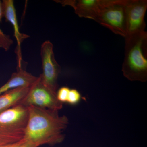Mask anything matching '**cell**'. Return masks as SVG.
Wrapping results in <instances>:
<instances>
[{"instance_id": "6", "label": "cell", "mask_w": 147, "mask_h": 147, "mask_svg": "<svg viewBox=\"0 0 147 147\" xmlns=\"http://www.w3.org/2000/svg\"><path fill=\"white\" fill-rule=\"evenodd\" d=\"M40 56L42 72L39 77L46 86L57 94L60 66L55 59L53 45L50 41L46 40L41 45Z\"/></svg>"}, {"instance_id": "13", "label": "cell", "mask_w": 147, "mask_h": 147, "mask_svg": "<svg viewBox=\"0 0 147 147\" xmlns=\"http://www.w3.org/2000/svg\"><path fill=\"white\" fill-rule=\"evenodd\" d=\"M81 98V94L78 90L75 89H70L67 102L70 105H75L80 101Z\"/></svg>"}, {"instance_id": "5", "label": "cell", "mask_w": 147, "mask_h": 147, "mask_svg": "<svg viewBox=\"0 0 147 147\" xmlns=\"http://www.w3.org/2000/svg\"><path fill=\"white\" fill-rule=\"evenodd\" d=\"M19 104L26 107L34 106L58 111L63 107L62 103L57 98V94L46 86L39 76Z\"/></svg>"}, {"instance_id": "14", "label": "cell", "mask_w": 147, "mask_h": 147, "mask_svg": "<svg viewBox=\"0 0 147 147\" xmlns=\"http://www.w3.org/2000/svg\"><path fill=\"white\" fill-rule=\"evenodd\" d=\"M0 147H38L28 140L23 138L17 142L1 146Z\"/></svg>"}, {"instance_id": "8", "label": "cell", "mask_w": 147, "mask_h": 147, "mask_svg": "<svg viewBox=\"0 0 147 147\" xmlns=\"http://www.w3.org/2000/svg\"><path fill=\"white\" fill-rule=\"evenodd\" d=\"M111 0H65L56 1L63 6L73 7L79 17L94 20Z\"/></svg>"}, {"instance_id": "7", "label": "cell", "mask_w": 147, "mask_h": 147, "mask_svg": "<svg viewBox=\"0 0 147 147\" xmlns=\"http://www.w3.org/2000/svg\"><path fill=\"white\" fill-rule=\"evenodd\" d=\"M125 9L126 16L125 37L145 31L146 23L144 18L147 9V1L127 0Z\"/></svg>"}, {"instance_id": "2", "label": "cell", "mask_w": 147, "mask_h": 147, "mask_svg": "<svg viewBox=\"0 0 147 147\" xmlns=\"http://www.w3.org/2000/svg\"><path fill=\"white\" fill-rule=\"evenodd\" d=\"M122 71L124 76L130 81H147V32L125 38Z\"/></svg>"}, {"instance_id": "15", "label": "cell", "mask_w": 147, "mask_h": 147, "mask_svg": "<svg viewBox=\"0 0 147 147\" xmlns=\"http://www.w3.org/2000/svg\"><path fill=\"white\" fill-rule=\"evenodd\" d=\"M69 90L68 87H63L57 92V98L59 102L62 103L67 102Z\"/></svg>"}, {"instance_id": "12", "label": "cell", "mask_w": 147, "mask_h": 147, "mask_svg": "<svg viewBox=\"0 0 147 147\" xmlns=\"http://www.w3.org/2000/svg\"><path fill=\"white\" fill-rule=\"evenodd\" d=\"M3 18L2 1H0V23ZM13 43V40L9 36L5 34L0 28V48L7 51Z\"/></svg>"}, {"instance_id": "11", "label": "cell", "mask_w": 147, "mask_h": 147, "mask_svg": "<svg viewBox=\"0 0 147 147\" xmlns=\"http://www.w3.org/2000/svg\"><path fill=\"white\" fill-rule=\"evenodd\" d=\"M30 87L16 88L0 95V113L19 104L28 92Z\"/></svg>"}, {"instance_id": "1", "label": "cell", "mask_w": 147, "mask_h": 147, "mask_svg": "<svg viewBox=\"0 0 147 147\" xmlns=\"http://www.w3.org/2000/svg\"><path fill=\"white\" fill-rule=\"evenodd\" d=\"M29 115L24 138L36 145L53 146L63 141V134L68 124L65 116H60L58 110L28 107Z\"/></svg>"}, {"instance_id": "9", "label": "cell", "mask_w": 147, "mask_h": 147, "mask_svg": "<svg viewBox=\"0 0 147 147\" xmlns=\"http://www.w3.org/2000/svg\"><path fill=\"white\" fill-rule=\"evenodd\" d=\"M2 1L3 17L5 18L6 21L9 22L12 25L14 30V35L17 41L18 46L17 54L19 59V66H20L21 56L20 50L21 43L24 40L29 38V36L20 32L13 1L12 0H3Z\"/></svg>"}, {"instance_id": "10", "label": "cell", "mask_w": 147, "mask_h": 147, "mask_svg": "<svg viewBox=\"0 0 147 147\" xmlns=\"http://www.w3.org/2000/svg\"><path fill=\"white\" fill-rule=\"evenodd\" d=\"M38 78L20 68L12 74L6 83L0 87V95L16 88L31 86Z\"/></svg>"}, {"instance_id": "4", "label": "cell", "mask_w": 147, "mask_h": 147, "mask_svg": "<svg viewBox=\"0 0 147 147\" xmlns=\"http://www.w3.org/2000/svg\"><path fill=\"white\" fill-rule=\"evenodd\" d=\"M127 0H111L94 19L116 34L126 36V4Z\"/></svg>"}, {"instance_id": "3", "label": "cell", "mask_w": 147, "mask_h": 147, "mask_svg": "<svg viewBox=\"0 0 147 147\" xmlns=\"http://www.w3.org/2000/svg\"><path fill=\"white\" fill-rule=\"evenodd\" d=\"M28 115V107L21 104L0 113V143L8 144L23 139Z\"/></svg>"}, {"instance_id": "16", "label": "cell", "mask_w": 147, "mask_h": 147, "mask_svg": "<svg viewBox=\"0 0 147 147\" xmlns=\"http://www.w3.org/2000/svg\"><path fill=\"white\" fill-rule=\"evenodd\" d=\"M3 146V145L2 144H1V143H0V146Z\"/></svg>"}]
</instances>
